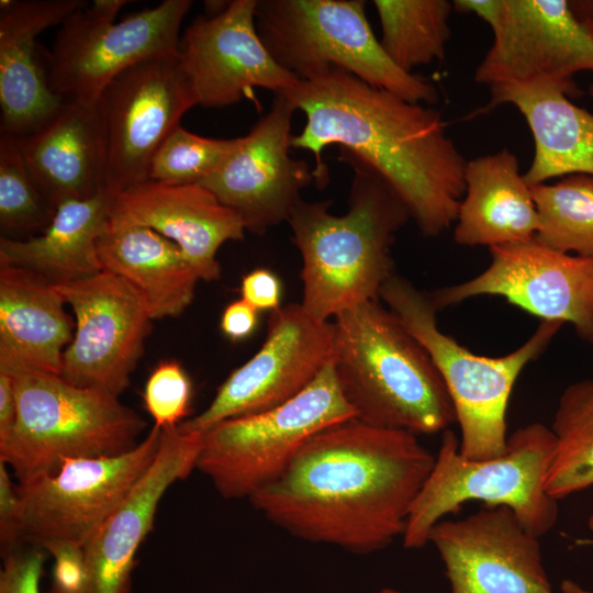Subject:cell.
I'll return each instance as SVG.
<instances>
[{
  "label": "cell",
  "mask_w": 593,
  "mask_h": 593,
  "mask_svg": "<svg viewBox=\"0 0 593 593\" xmlns=\"http://www.w3.org/2000/svg\"><path fill=\"white\" fill-rule=\"evenodd\" d=\"M454 8L492 30L493 42L474 71L478 83L578 97L574 75L593 71V34L567 0H457Z\"/></svg>",
  "instance_id": "30bf717a"
},
{
  "label": "cell",
  "mask_w": 593,
  "mask_h": 593,
  "mask_svg": "<svg viewBox=\"0 0 593 593\" xmlns=\"http://www.w3.org/2000/svg\"><path fill=\"white\" fill-rule=\"evenodd\" d=\"M380 298L404 328L425 348L451 399L460 427L459 454L483 460L506 451V412L513 387L526 365L540 356L562 326L542 321L518 348L501 357L471 353L437 326L430 294L393 275Z\"/></svg>",
  "instance_id": "8992f818"
},
{
  "label": "cell",
  "mask_w": 593,
  "mask_h": 593,
  "mask_svg": "<svg viewBox=\"0 0 593 593\" xmlns=\"http://www.w3.org/2000/svg\"><path fill=\"white\" fill-rule=\"evenodd\" d=\"M128 1L96 0L70 15L47 52L52 90L65 100L94 103L105 87L130 67L178 55L180 26L190 0H165L120 22Z\"/></svg>",
  "instance_id": "8fae6325"
},
{
  "label": "cell",
  "mask_w": 593,
  "mask_h": 593,
  "mask_svg": "<svg viewBox=\"0 0 593 593\" xmlns=\"http://www.w3.org/2000/svg\"><path fill=\"white\" fill-rule=\"evenodd\" d=\"M192 384L183 368L176 361L160 362L148 377L144 406L161 429L177 427L189 414Z\"/></svg>",
  "instance_id": "836d02e7"
},
{
  "label": "cell",
  "mask_w": 593,
  "mask_h": 593,
  "mask_svg": "<svg viewBox=\"0 0 593 593\" xmlns=\"http://www.w3.org/2000/svg\"><path fill=\"white\" fill-rule=\"evenodd\" d=\"M363 0H257V32L299 80L338 67L414 103H435L432 82L399 68L376 37Z\"/></svg>",
  "instance_id": "ba28073f"
},
{
  "label": "cell",
  "mask_w": 593,
  "mask_h": 593,
  "mask_svg": "<svg viewBox=\"0 0 593 593\" xmlns=\"http://www.w3.org/2000/svg\"><path fill=\"white\" fill-rule=\"evenodd\" d=\"M239 139L203 137L179 125L154 154L147 180L175 186L201 183L236 148Z\"/></svg>",
  "instance_id": "d6a6232c"
},
{
  "label": "cell",
  "mask_w": 593,
  "mask_h": 593,
  "mask_svg": "<svg viewBox=\"0 0 593 593\" xmlns=\"http://www.w3.org/2000/svg\"><path fill=\"white\" fill-rule=\"evenodd\" d=\"M551 430L557 448L546 491L560 501L593 486V379L564 389Z\"/></svg>",
  "instance_id": "f546056e"
},
{
  "label": "cell",
  "mask_w": 593,
  "mask_h": 593,
  "mask_svg": "<svg viewBox=\"0 0 593 593\" xmlns=\"http://www.w3.org/2000/svg\"><path fill=\"white\" fill-rule=\"evenodd\" d=\"M372 3L380 20V44L399 68L412 74L416 67L444 58L454 2L373 0Z\"/></svg>",
  "instance_id": "f1b7e54d"
},
{
  "label": "cell",
  "mask_w": 593,
  "mask_h": 593,
  "mask_svg": "<svg viewBox=\"0 0 593 593\" xmlns=\"http://www.w3.org/2000/svg\"><path fill=\"white\" fill-rule=\"evenodd\" d=\"M41 548L54 560L52 584L45 593H88L89 575L83 546L52 541Z\"/></svg>",
  "instance_id": "e575fe53"
},
{
  "label": "cell",
  "mask_w": 593,
  "mask_h": 593,
  "mask_svg": "<svg viewBox=\"0 0 593 593\" xmlns=\"http://www.w3.org/2000/svg\"><path fill=\"white\" fill-rule=\"evenodd\" d=\"M454 239L463 246H500L535 238L538 216L517 157L503 148L468 160Z\"/></svg>",
  "instance_id": "d4e9b609"
},
{
  "label": "cell",
  "mask_w": 593,
  "mask_h": 593,
  "mask_svg": "<svg viewBox=\"0 0 593 593\" xmlns=\"http://www.w3.org/2000/svg\"><path fill=\"white\" fill-rule=\"evenodd\" d=\"M18 415V399L14 378L0 370V440L13 429Z\"/></svg>",
  "instance_id": "ab89813d"
},
{
  "label": "cell",
  "mask_w": 593,
  "mask_h": 593,
  "mask_svg": "<svg viewBox=\"0 0 593 593\" xmlns=\"http://www.w3.org/2000/svg\"><path fill=\"white\" fill-rule=\"evenodd\" d=\"M65 301L54 286L26 270L0 264V370L60 376L74 337Z\"/></svg>",
  "instance_id": "cb8c5ba5"
},
{
  "label": "cell",
  "mask_w": 593,
  "mask_h": 593,
  "mask_svg": "<svg viewBox=\"0 0 593 593\" xmlns=\"http://www.w3.org/2000/svg\"><path fill=\"white\" fill-rule=\"evenodd\" d=\"M110 221L149 227L177 244L200 280L221 276L220 247L244 238L240 217L203 186L146 180L112 194Z\"/></svg>",
  "instance_id": "7402d4cb"
},
{
  "label": "cell",
  "mask_w": 593,
  "mask_h": 593,
  "mask_svg": "<svg viewBox=\"0 0 593 593\" xmlns=\"http://www.w3.org/2000/svg\"><path fill=\"white\" fill-rule=\"evenodd\" d=\"M86 5L83 0L0 1L1 135L33 133L65 103L49 86L47 51L36 37Z\"/></svg>",
  "instance_id": "ffe728a7"
},
{
  "label": "cell",
  "mask_w": 593,
  "mask_h": 593,
  "mask_svg": "<svg viewBox=\"0 0 593 593\" xmlns=\"http://www.w3.org/2000/svg\"><path fill=\"white\" fill-rule=\"evenodd\" d=\"M588 524L589 528L593 530V515L590 516ZM561 591L562 593H593V591H588L571 580L562 582Z\"/></svg>",
  "instance_id": "b9f144b4"
},
{
  "label": "cell",
  "mask_w": 593,
  "mask_h": 593,
  "mask_svg": "<svg viewBox=\"0 0 593 593\" xmlns=\"http://www.w3.org/2000/svg\"><path fill=\"white\" fill-rule=\"evenodd\" d=\"M101 269L126 280L153 320L180 315L200 280L180 247L156 231L110 221L98 240Z\"/></svg>",
  "instance_id": "484cf974"
},
{
  "label": "cell",
  "mask_w": 593,
  "mask_h": 593,
  "mask_svg": "<svg viewBox=\"0 0 593 593\" xmlns=\"http://www.w3.org/2000/svg\"><path fill=\"white\" fill-rule=\"evenodd\" d=\"M25 165L56 208L108 189V149L97 102L66 100L38 130L16 138Z\"/></svg>",
  "instance_id": "603a6c76"
},
{
  "label": "cell",
  "mask_w": 593,
  "mask_h": 593,
  "mask_svg": "<svg viewBox=\"0 0 593 593\" xmlns=\"http://www.w3.org/2000/svg\"><path fill=\"white\" fill-rule=\"evenodd\" d=\"M240 294L258 312H272L281 306L282 284L271 270L258 268L243 277Z\"/></svg>",
  "instance_id": "74e56055"
},
{
  "label": "cell",
  "mask_w": 593,
  "mask_h": 593,
  "mask_svg": "<svg viewBox=\"0 0 593 593\" xmlns=\"http://www.w3.org/2000/svg\"><path fill=\"white\" fill-rule=\"evenodd\" d=\"M450 593H553L539 538L503 505H483L459 519H441L428 535Z\"/></svg>",
  "instance_id": "ac0fdd59"
},
{
  "label": "cell",
  "mask_w": 593,
  "mask_h": 593,
  "mask_svg": "<svg viewBox=\"0 0 593 593\" xmlns=\"http://www.w3.org/2000/svg\"><path fill=\"white\" fill-rule=\"evenodd\" d=\"M12 376L18 415L0 440V460L18 482L51 474L65 459L121 455L142 440L147 423L116 395L53 373Z\"/></svg>",
  "instance_id": "52a82bcc"
},
{
  "label": "cell",
  "mask_w": 593,
  "mask_h": 593,
  "mask_svg": "<svg viewBox=\"0 0 593 593\" xmlns=\"http://www.w3.org/2000/svg\"><path fill=\"white\" fill-rule=\"evenodd\" d=\"M569 2L578 20L593 34V0H572Z\"/></svg>",
  "instance_id": "60d3db41"
},
{
  "label": "cell",
  "mask_w": 593,
  "mask_h": 593,
  "mask_svg": "<svg viewBox=\"0 0 593 593\" xmlns=\"http://www.w3.org/2000/svg\"><path fill=\"white\" fill-rule=\"evenodd\" d=\"M56 208L44 197L31 176L16 138L0 136V227L3 237L43 232Z\"/></svg>",
  "instance_id": "1f68e13d"
},
{
  "label": "cell",
  "mask_w": 593,
  "mask_h": 593,
  "mask_svg": "<svg viewBox=\"0 0 593 593\" xmlns=\"http://www.w3.org/2000/svg\"><path fill=\"white\" fill-rule=\"evenodd\" d=\"M108 149V189L144 182L150 160L199 104L178 55L138 63L115 77L97 100Z\"/></svg>",
  "instance_id": "5bb4252c"
},
{
  "label": "cell",
  "mask_w": 593,
  "mask_h": 593,
  "mask_svg": "<svg viewBox=\"0 0 593 593\" xmlns=\"http://www.w3.org/2000/svg\"><path fill=\"white\" fill-rule=\"evenodd\" d=\"M374 593H401V592L393 588H383Z\"/></svg>",
  "instance_id": "7bdbcfd3"
},
{
  "label": "cell",
  "mask_w": 593,
  "mask_h": 593,
  "mask_svg": "<svg viewBox=\"0 0 593 593\" xmlns=\"http://www.w3.org/2000/svg\"><path fill=\"white\" fill-rule=\"evenodd\" d=\"M201 434L161 429L157 455L130 494L85 547L88 593H131L136 553L167 490L195 469Z\"/></svg>",
  "instance_id": "44dd1931"
},
{
  "label": "cell",
  "mask_w": 593,
  "mask_h": 593,
  "mask_svg": "<svg viewBox=\"0 0 593 593\" xmlns=\"http://www.w3.org/2000/svg\"><path fill=\"white\" fill-rule=\"evenodd\" d=\"M556 448L551 428L532 423L508 435L503 455L472 460L459 454L455 433L444 430L433 469L410 510L404 548L424 547L436 523L471 501L507 506L532 534L542 537L559 515L558 501L546 491Z\"/></svg>",
  "instance_id": "5b68a950"
},
{
  "label": "cell",
  "mask_w": 593,
  "mask_h": 593,
  "mask_svg": "<svg viewBox=\"0 0 593 593\" xmlns=\"http://www.w3.org/2000/svg\"><path fill=\"white\" fill-rule=\"evenodd\" d=\"M491 104L514 105L527 122L534 157L524 178L529 186L563 176H593V114L549 88H492Z\"/></svg>",
  "instance_id": "83f0119b"
},
{
  "label": "cell",
  "mask_w": 593,
  "mask_h": 593,
  "mask_svg": "<svg viewBox=\"0 0 593 593\" xmlns=\"http://www.w3.org/2000/svg\"><path fill=\"white\" fill-rule=\"evenodd\" d=\"M112 192L57 204L49 225L24 239L0 238V264L20 268L52 283L101 271L98 240L110 219Z\"/></svg>",
  "instance_id": "4316f807"
},
{
  "label": "cell",
  "mask_w": 593,
  "mask_h": 593,
  "mask_svg": "<svg viewBox=\"0 0 593 593\" xmlns=\"http://www.w3.org/2000/svg\"><path fill=\"white\" fill-rule=\"evenodd\" d=\"M338 159L354 172L347 212L331 213V201L300 199L288 220L302 257L301 305L326 322L379 300L382 286L393 276L394 237L411 217L380 175L353 157L339 155Z\"/></svg>",
  "instance_id": "3957f363"
},
{
  "label": "cell",
  "mask_w": 593,
  "mask_h": 593,
  "mask_svg": "<svg viewBox=\"0 0 593 593\" xmlns=\"http://www.w3.org/2000/svg\"><path fill=\"white\" fill-rule=\"evenodd\" d=\"M161 428L154 425L133 449L112 457L65 459L58 470L18 482L23 539L42 547H86L155 459Z\"/></svg>",
  "instance_id": "7c38bea8"
},
{
  "label": "cell",
  "mask_w": 593,
  "mask_h": 593,
  "mask_svg": "<svg viewBox=\"0 0 593 593\" xmlns=\"http://www.w3.org/2000/svg\"><path fill=\"white\" fill-rule=\"evenodd\" d=\"M258 322V311L243 299L230 303L221 317V329L232 340L247 338Z\"/></svg>",
  "instance_id": "f35d334b"
},
{
  "label": "cell",
  "mask_w": 593,
  "mask_h": 593,
  "mask_svg": "<svg viewBox=\"0 0 593 593\" xmlns=\"http://www.w3.org/2000/svg\"><path fill=\"white\" fill-rule=\"evenodd\" d=\"M305 123L291 148L313 154L314 182L328 170L323 153L369 166L395 191L421 232L436 236L455 224L465 194L467 161L447 133L441 114L331 67L282 92Z\"/></svg>",
  "instance_id": "7a4b0ae2"
},
{
  "label": "cell",
  "mask_w": 593,
  "mask_h": 593,
  "mask_svg": "<svg viewBox=\"0 0 593 593\" xmlns=\"http://www.w3.org/2000/svg\"><path fill=\"white\" fill-rule=\"evenodd\" d=\"M434 462L416 435L351 418L312 436L248 500L298 539L368 555L403 536Z\"/></svg>",
  "instance_id": "6da1fadb"
},
{
  "label": "cell",
  "mask_w": 593,
  "mask_h": 593,
  "mask_svg": "<svg viewBox=\"0 0 593 593\" xmlns=\"http://www.w3.org/2000/svg\"><path fill=\"white\" fill-rule=\"evenodd\" d=\"M333 324L311 315L301 303L270 312L259 350L235 369L200 414L178 425L202 434L215 424L281 405L304 391L332 361Z\"/></svg>",
  "instance_id": "4fadbf2b"
},
{
  "label": "cell",
  "mask_w": 593,
  "mask_h": 593,
  "mask_svg": "<svg viewBox=\"0 0 593 593\" xmlns=\"http://www.w3.org/2000/svg\"><path fill=\"white\" fill-rule=\"evenodd\" d=\"M294 112L284 94H275L269 112L199 183L234 211L246 231L257 235L288 222L301 190L314 181L310 165L289 154Z\"/></svg>",
  "instance_id": "e0dca14e"
},
{
  "label": "cell",
  "mask_w": 593,
  "mask_h": 593,
  "mask_svg": "<svg viewBox=\"0 0 593 593\" xmlns=\"http://www.w3.org/2000/svg\"><path fill=\"white\" fill-rule=\"evenodd\" d=\"M589 93L593 98V83L589 88Z\"/></svg>",
  "instance_id": "ee69618b"
},
{
  "label": "cell",
  "mask_w": 593,
  "mask_h": 593,
  "mask_svg": "<svg viewBox=\"0 0 593 593\" xmlns=\"http://www.w3.org/2000/svg\"><path fill=\"white\" fill-rule=\"evenodd\" d=\"M53 286L76 316L60 377L119 396L130 385L152 328L145 301L126 280L107 270Z\"/></svg>",
  "instance_id": "9a60e30c"
},
{
  "label": "cell",
  "mask_w": 593,
  "mask_h": 593,
  "mask_svg": "<svg viewBox=\"0 0 593 593\" xmlns=\"http://www.w3.org/2000/svg\"><path fill=\"white\" fill-rule=\"evenodd\" d=\"M332 324L333 366L355 418L416 436L456 422L433 359L379 301L348 309Z\"/></svg>",
  "instance_id": "277c9868"
},
{
  "label": "cell",
  "mask_w": 593,
  "mask_h": 593,
  "mask_svg": "<svg viewBox=\"0 0 593 593\" xmlns=\"http://www.w3.org/2000/svg\"><path fill=\"white\" fill-rule=\"evenodd\" d=\"M491 262L465 282L436 290L444 309L479 295H496L542 321L571 323L593 344V257L550 249L535 239L490 247Z\"/></svg>",
  "instance_id": "2e32d148"
},
{
  "label": "cell",
  "mask_w": 593,
  "mask_h": 593,
  "mask_svg": "<svg viewBox=\"0 0 593 593\" xmlns=\"http://www.w3.org/2000/svg\"><path fill=\"white\" fill-rule=\"evenodd\" d=\"M257 0H234L221 13L197 18L179 42V59L200 105L223 108L254 88L277 93L299 79L270 55L256 27Z\"/></svg>",
  "instance_id": "d6986e66"
},
{
  "label": "cell",
  "mask_w": 593,
  "mask_h": 593,
  "mask_svg": "<svg viewBox=\"0 0 593 593\" xmlns=\"http://www.w3.org/2000/svg\"><path fill=\"white\" fill-rule=\"evenodd\" d=\"M538 227L535 240L563 253L593 257V176L577 174L530 186Z\"/></svg>",
  "instance_id": "4dcf8cb0"
},
{
  "label": "cell",
  "mask_w": 593,
  "mask_h": 593,
  "mask_svg": "<svg viewBox=\"0 0 593 593\" xmlns=\"http://www.w3.org/2000/svg\"><path fill=\"white\" fill-rule=\"evenodd\" d=\"M46 551L34 546L20 547L2 556L0 593H40Z\"/></svg>",
  "instance_id": "d590c367"
},
{
  "label": "cell",
  "mask_w": 593,
  "mask_h": 593,
  "mask_svg": "<svg viewBox=\"0 0 593 593\" xmlns=\"http://www.w3.org/2000/svg\"><path fill=\"white\" fill-rule=\"evenodd\" d=\"M23 539L22 503L18 484L11 479L8 466L0 460V547L1 556L19 548Z\"/></svg>",
  "instance_id": "8d00e7d4"
},
{
  "label": "cell",
  "mask_w": 593,
  "mask_h": 593,
  "mask_svg": "<svg viewBox=\"0 0 593 593\" xmlns=\"http://www.w3.org/2000/svg\"><path fill=\"white\" fill-rule=\"evenodd\" d=\"M355 418L332 361L300 394L270 410L222 421L201 434L195 468L225 500L249 499L277 480L321 430Z\"/></svg>",
  "instance_id": "9c48e42d"
}]
</instances>
